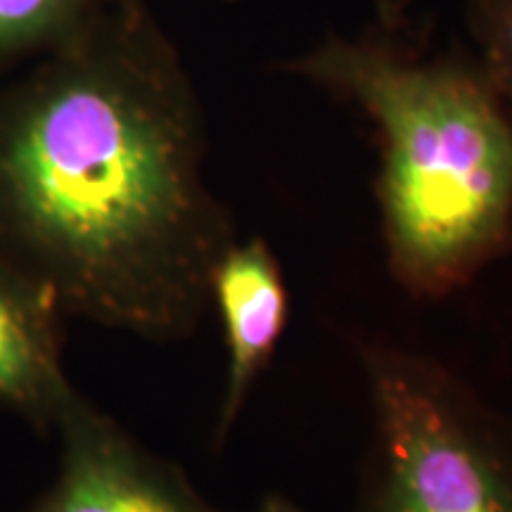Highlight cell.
<instances>
[{
  "label": "cell",
  "mask_w": 512,
  "mask_h": 512,
  "mask_svg": "<svg viewBox=\"0 0 512 512\" xmlns=\"http://www.w3.org/2000/svg\"><path fill=\"white\" fill-rule=\"evenodd\" d=\"M204 164L181 50L147 0H121L0 79V264L64 318L183 342L238 240Z\"/></svg>",
  "instance_id": "obj_1"
},
{
  "label": "cell",
  "mask_w": 512,
  "mask_h": 512,
  "mask_svg": "<svg viewBox=\"0 0 512 512\" xmlns=\"http://www.w3.org/2000/svg\"><path fill=\"white\" fill-rule=\"evenodd\" d=\"M278 69L373 124L387 266L408 294L448 297L512 247V112L475 53H430L382 15Z\"/></svg>",
  "instance_id": "obj_2"
},
{
  "label": "cell",
  "mask_w": 512,
  "mask_h": 512,
  "mask_svg": "<svg viewBox=\"0 0 512 512\" xmlns=\"http://www.w3.org/2000/svg\"><path fill=\"white\" fill-rule=\"evenodd\" d=\"M373 444L356 512H512V420L444 363L363 349Z\"/></svg>",
  "instance_id": "obj_3"
},
{
  "label": "cell",
  "mask_w": 512,
  "mask_h": 512,
  "mask_svg": "<svg viewBox=\"0 0 512 512\" xmlns=\"http://www.w3.org/2000/svg\"><path fill=\"white\" fill-rule=\"evenodd\" d=\"M60 470L24 512H221L174 460L157 456L81 392L55 422Z\"/></svg>",
  "instance_id": "obj_4"
},
{
  "label": "cell",
  "mask_w": 512,
  "mask_h": 512,
  "mask_svg": "<svg viewBox=\"0 0 512 512\" xmlns=\"http://www.w3.org/2000/svg\"><path fill=\"white\" fill-rule=\"evenodd\" d=\"M211 309L226 339L228 370L214 446L226 444L290 318V292L278 256L264 238L235 240L211 275Z\"/></svg>",
  "instance_id": "obj_5"
},
{
  "label": "cell",
  "mask_w": 512,
  "mask_h": 512,
  "mask_svg": "<svg viewBox=\"0 0 512 512\" xmlns=\"http://www.w3.org/2000/svg\"><path fill=\"white\" fill-rule=\"evenodd\" d=\"M62 323L46 294L0 264V406L38 432L55 430L79 392L64 373Z\"/></svg>",
  "instance_id": "obj_6"
},
{
  "label": "cell",
  "mask_w": 512,
  "mask_h": 512,
  "mask_svg": "<svg viewBox=\"0 0 512 512\" xmlns=\"http://www.w3.org/2000/svg\"><path fill=\"white\" fill-rule=\"evenodd\" d=\"M121 0H0V79L81 34Z\"/></svg>",
  "instance_id": "obj_7"
},
{
  "label": "cell",
  "mask_w": 512,
  "mask_h": 512,
  "mask_svg": "<svg viewBox=\"0 0 512 512\" xmlns=\"http://www.w3.org/2000/svg\"><path fill=\"white\" fill-rule=\"evenodd\" d=\"M475 57L512 112V0H463Z\"/></svg>",
  "instance_id": "obj_8"
},
{
  "label": "cell",
  "mask_w": 512,
  "mask_h": 512,
  "mask_svg": "<svg viewBox=\"0 0 512 512\" xmlns=\"http://www.w3.org/2000/svg\"><path fill=\"white\" fill-rule=\"evenodd\" d=\"M254 512H304L302 508H299L297 503L292 501V498H287L283 494H266L264 498H261V503L256 505Z\"/></svg>",
  "instance_id": "obj_9"
}]
</instances>
